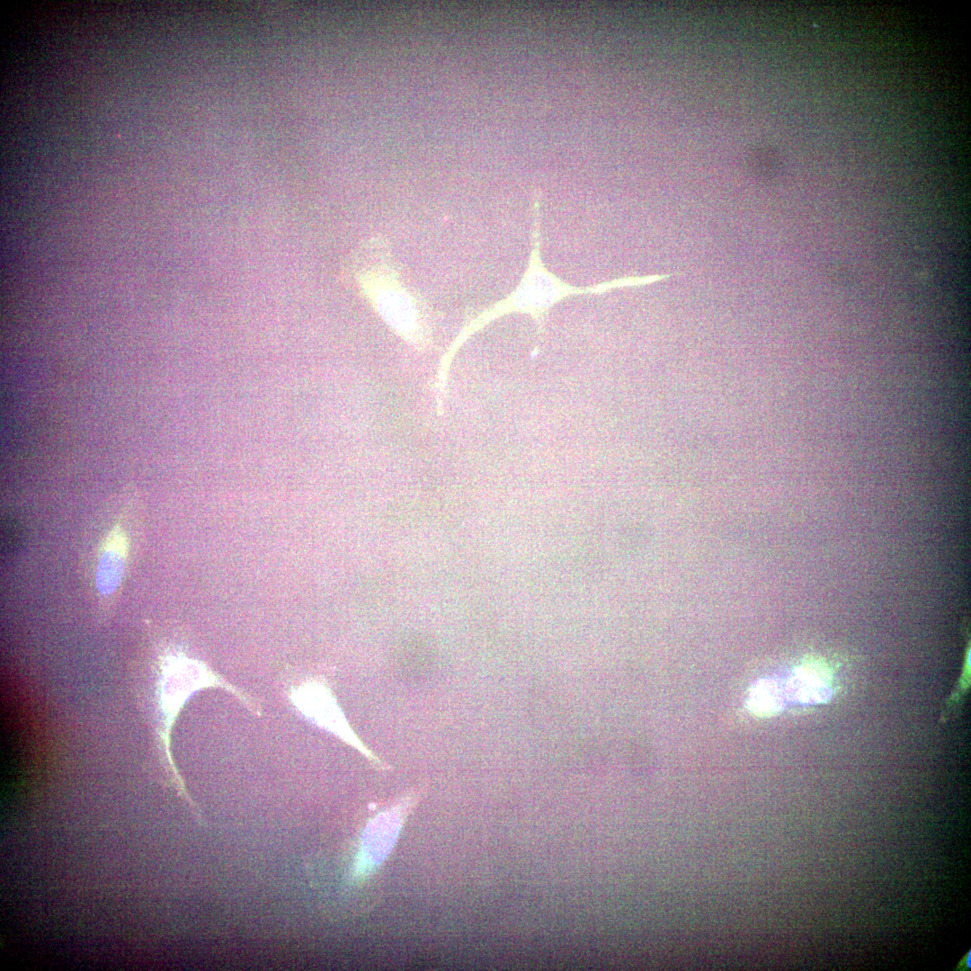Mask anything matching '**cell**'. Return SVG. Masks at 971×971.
<instances>
[{"instance_id":"obj_1","label":"cell","mask_w":971,"mask_h":971,"mask_svg":"<svg viewBox=\"0 0 971 971\" xmlns=\"http://www.w3.org/2000/svg\"><path fill=\"white\" fill-rule=\"evenodd\" d=\"M225 685L200 661L184 655H170L165 660L159 681V705L163 717L161 741L170 762L171 730L182 708L196 691L209 686Z\"/></svg>"},{"instance_id":"obj_2","label":"cell","mask_w":971,"mask_h":971,"mask_svg":"<svg viewBox=\"0 0 971 971\" xmlns=\"http://www.w3.org/2000/svg\"><path fill=\"white\" fill-rule=\"evenodd\" d=\"M290 699L308 721L353 747L375 767L387 769L353 732L330 688L322 681H304L291 690Z\"/></svg>"},{"instance_id":"obj_3","label":"cell","mask_w":971,"mask_h":971,"mask_svg":"<svg viewBox=\"0 0 971 971\" xmlns=\"http://www.w3.org/2000/svg\"><path fill=\"white\" fill-rule=\"evenodd\" d=\"M787 690L792 699L801 704L827 702L833 693L828 667L816 659L802 662L793 671Z\"/></svg>"},{"instance_id":"obj_4","label":"cell","mask_w":971,"mask_h":971,"mask_svg":"<svg viewBox=\"0 0 971 971\" xmlns=\"http://www.w3.org/2000/svg\"><path fill=\"white\" fill-rule=\"evenodd\" d=\"M127 557V539L120 527L109 534L100 557L96 585L102 594L112 593L121 582Z\"/></svg>"},{"instance_id":"obj_5","label":"cell","mask_w":971,"mask_h":971,"mask_svg":"<svg viewBox=\"0 0 971 971\" xmlns=\"http://www.w3.org/2000/svg\"><path fill=\"white\" fill-rule=\"evenodd\" d=\"M785 691L772 678H762L751 687L746 699L749 712L758 717L778 715L784 708Z\"/></svg>"},{"instance_id":"obj_6","label":"cell","mask_w":971,"mask_h":971,"mask_svg":"<svg viewBox=\"0 0 971 971\" xmlns=\"http://www.w3.org/2000/svg\"><path fill=\"white\" fill-rule=\"evenodd\" d=\"M381 313L387 321L398 330H407L414 323V314L403 297L390 298L379 303Z\"/></svg>"}]
</instances>
